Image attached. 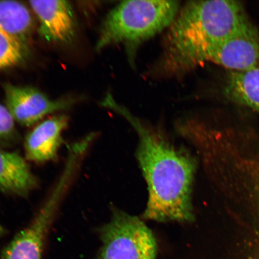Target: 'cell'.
<instances>
[{"label":"cell","mask_w":259,"mask_h":259,"mask_svg":"<svg viewBox=\"0 0 259 259\" xmlns=\"http://www.w3.org/2000/svg\"><path fill=\"white\" fill-rule=\"evenodd\" d=\"M101 105L122 116L137 133V157L148 191L142 218L158 222L193 221L195 158L171 144L158 130L146 124L111 94L106 95Z\"/></svg>","instance_id":"obj_1"},{"label":"cell","mask_w":259,"mask_h":259,"mask_svg":"<svg viewBox=\"0 0 259 259\" xmlns=\"http://www.w3.org/2000/svg\"><path fill=\"white\" fill-rule=\"evenodd\" d=\"M247 22L241 6L235 1L187 2L166 30L154 73L180 77L192 72L207 62L213 48Z\"/></svg>","instance_id":"obj_2"},{"label":"cell","mask_w":259,"mask_h":259,"mask_svg":"<svg viewBox=\"0 0 259 259\" xmlns=\"http://www.w3.org/2000/svg\"><path fill=\"white\" fill-rule=\"evenodd\" d=\"M177 1L134 0L119 3L103 20L96 50L122 45L131 63L146 41L167 30L181 8Z\"/></svg>","instance_id":"obj_3"},{"label":"cell","mask_w":259,"mask_h":259,"mask_svg":"<svg viewBox=\"0 0 259 259\" xmlns=\"http://www.w3.org/2000/svg\"><path fill=\"white\" fill-rule=\"evenodd\" d=\"M99 232L101 259H156V239L137 217L113 209L111 220Z\"/></svg>","instance_id":"obj_4"},{"label":"cell","mask_w":259,"mask_h":259,"mask_svg":"<svg viewBox=\"0 0 259 259\" xmlns=\"http://www.w3.org/2000/svg\"><path fill=\"white\" fill-rule=\"evenodd\" d=\"M6 106L16 122L30 127L45 116L69 108L73 100H52L34 87L6 83Z\"/></svg>","instance_id":"obj_5"},{"label":"cell","mask_w":259,"mask_h":259,"mask_svg":"<svg viewBox=\"0 0 259 259\" xmlns=\"http://www.w3.org/2000/svg\"><path fill=\"white\" fill-rule=\"evenodd\" d=\"M207 61L236 72L259 67V36L248 22L210 52Z\"/></svg>","instance_id":"obj_6"},{"label":"cell","mask_w":259,"mask_h":259,"mask_svg":"<svg viewBox=\"0 0 259 259\" xmlns=\"http://www.w3.org/2000/svg\"><path fill=\"white\" fill-rule=\"evenodd\" d=\"M29 4L39 21L38 32L42 38L54 43L72 41L75 34L76 22L69 2L30 1Z\"/></svg>","instance_id":"obj_7"},{"label":"cell","mask_w":259,"mask_h":259,"mask_svg":"<svg viewBox=\"0 0 259 259\" xmlns=\"http://www.w3.org/2000/svg\"><path fill=\"white\" fill-rule=\"evenodd\" d=\"M68 123L67 116H54L41 122L29 133L24 143L27 159L35 163H44L56 158L63 142V132Z\"/></svg>","instance_id":"obj_8"},{"label":"cell","mask_w":259,"mask_h":259,"mask_svg":"<svg viewBox=\"0 0 259 259\" xmlns=\"http://www.w3.org/2000/svg\"><path fill=\"white\" fill-rule=\"evenodd\" d=\"M37 186V178L24 158L0 148V191L25 197Z\"/></svg>","instance_id":"obj_9"},{"label":"cell","mask_w":259,"mask_h":259,"mask_svg":"<svg viewBox=\"0 0 259 259\" xmlns=\"http://www.w3.org/2000/svg\"><path fill=\"white\" fill-rule=\"evenodd\" d=\"M34 21L30 10L21 2L0 1V30L29 47Z\"/></svg>","instance_id":"obj_10"},{"label":"cell","mask_w":259,"mask_h":259,"mask_svg":"<svg viewBox=\"0 0 259 259\" xmlns=\"http://www.w3.org/2000/svg\"><path fill=\"white\" fill-rule=\"evenodd\" d=\"M226 92L234 101L259 112V67L230 73Z\"/></svg>","instance_id":"obj_11"},{"label":"cell","mask_w":259,"mask_h":259,"mask_svg":"<svg viewBox=\"0 0 259 259\" xmlns=\"http://www.w3.org/2000/svg\"><path fill=\"white\" fill-rule=\"evenodd\" d=\"M44 243L19 232L3 251L0 259H41Z\"/></svg>","instance_id":"obj_12"},{"label":"cell","mask_w":259,"mask_h":259,"mask_svg":"<svg viewBox=\"0 0 259 259\" xmlns=\"http://www.w3.org/2000/svg\"><path fill=\"white\" fill-rule=\"evenodd\" d=\"M28 53L29 47L0 30V69L17 66L23 62Z\"/></svg>","instance_id":"obj_13"},{"label":"cell","mask_w":259,"mask_h":259,"mask_svg":"<svg viewBox=\"0 0 259 259\" xmlns=\"http://www.w3.org/2000/svg\"><path fill=\"white\" fill-rule=\"evenodd\" d=\"M15 122L7 107L0 103V145H11L17 140Z\"/></svg>","instance_id":"obj_14"},{"label":"cell","mask_w":259,"mask_h":259,"mask_svg":"<svg viewBox=\"0 0 259 259\" xmlns=\"http://www.w3.org/2000/svg\"><path fill=\"white\" fill-rule=\"evenodd\" d=\"M256 202L258 227L256 236H255V244L251 250L246 253L237 255L229 259H259V190L256 192Z\"/></svg>","instance_id":"obj_15"},{"label":"cell","mask_w":259,"mask_h":259,"mask_svg":"<svg viewBox=\"0 0 259 259\" xmlns=\"http://www.w3.org/2000/svg\"><path fill=\"white\" fill-rule=\"evenodd\" d=\"M5 228H3V226L0 223V236L5 234Z\"/></svg>","instance_id":"obj_16"}]
</instances>
